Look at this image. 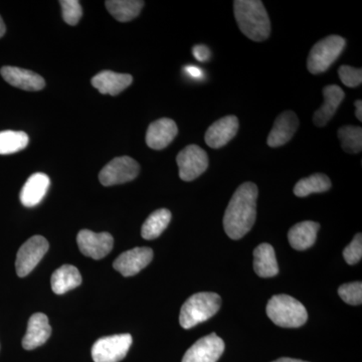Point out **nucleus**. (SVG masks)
Listing matches in <instances>:
<instances>
[{"label":"nucleus","mask_w":362,"mask_h":362,"mask_svg":"<svg viewBox=\"0 0 362 362\" xmlns=\"http://www.w3.org/2000/svg\"><path fill=\"white\" fill-rule=\"evenodd\" d=\"M258 192L255 183L245 182L233 194L223 216V228L230 239H242L254 226Z\"/></svg>","instance_id":"obj_1"},{"label":"nucleus","mask_w":362,"mask_h":362,"mask_svg":"<svg viewBox=\"0 0 362 362\" xmlns=\"http://www.w3.org/2000/svg\"><path fill=\"white\" fill-rule=\"evenodd\" d=\"M235 21L240 30L254 42H264L270 37L271 21L263 2L259 0H235Z\"/></svg>","instance_id":"obj_2"},{"label":"nucleus","mask_w":362,"mask_h":362,"mask_svg":"<svg viewBox=\"0 0 362 362\" xmlns=\"http://www.w3.org/2000/svg\"><path fill=\"white\" fill-rule=\"evenodd\" d=\"M221 306V298L216 293L202 292L192 295L181 307V327L190 329L197 324L209 320L218 313Z\"/></svg>","instance_id":"obj_3"},{"label":"nucleus","mask_w":362,"mask_h":362,"mask_svg":"<svg viewBox=\"0 0 362 362\" xmlns=\"http://www.w3.org/2000/svg\"><path fill=\"white\" fill-rule=\"evenodd\" d=\"M267 315L276 325L284 328L301 327L308 313L301 302L289 295H275L267 305Z\"/></svg>","instance_id":"obj_4"},{"label":"nucleus","mask_w":362,"mask_h":362,"mask_svg":"<svg viewBox=\"0 0 362 362\" xmlns=\"http://www.w3.org/2000/svg\"><path fill=\"white\" fill-rule=\"evenodd\" d=\"M346 40L340 35H332L317 42L309 54L307 68L313 75H319L328 70L342 54Z\"/></svg>","instance_id":"obj_5"},{"label":"nucleus","mask_w":362,"mask_h":362,"mask_svg":"<svg viewBox=\"0 0 362 362\" xmlns=\"http://www.w3.org/2000/svg\"><path fill=\"white\" fill-rule=\"evenodd\" d=\"M132 341V337L128 333L100 338L92 347L93 361L95 362L121 361L127 356Z\"/></svg>","instance_id":"obj_6"},{"label":"nucleus","mask_w":362,"mask_h":362,"mask_svg":"<svg viewBox=\"0 0 362 362\" xmlns=\"http://www.w3.org/2000/svg\"><path fill=\"white\" fill-rule=\"evenodd\" d=\"M139 171V163L134 159L129 156L117 157L102 169L99 180L104 187L123 185L135 180Z\"/></svg>","instance_id":"obj_7"},{"label":"nucleus","mask_w":362,"mask_h":362,"mask_svg":"<svg viewBox=\"0 0 362 362\" xmlns=\"http://www.w3.org/2000/svg\"><path fill=\"white\" fill-rule=\"evenodd\" d=\"M49 242L42 235L26 240L16 255V268L18 277L28 276L49 251Z\"/></svg>","instance_id":"obj_8"},{"label":"nucleus","mask_w":362,"mask_h":362,"mask_svg":"<svg viewBox=\"0 0 362 362\" xmlns=\"http://www.w3.org/2000/svg\"><path fill=\"white\" fill-rule=\"evenodd\" d=\"M180 177L183 181H192L199 177L209 168L206 152L197 145H188L176 157Z\"/></svg>","instance_id":"obj_9"},{"label":"nucleus","mask_w":362,"mask_h":362,"mask_svg":"<svg viewBox=\"0 0 362 362\" xmlns=\"http://www.w3.org/2000/svg\"><path fill=\"white\" fill-rule=\"evenodd\" d=\"M225 342L216 333L201 338L185 352L181 362H216L223 356Z\"/></svg>","instance_id":"obj_10"},{"label":"nucleus","mask_w":362,"mask_h":362,"mask_svg":"<svg viewBox=\"0 0 362 362\" xmlns=\"http://www.w3.org/2000/svg\"><path fill=\"white\" fill-rule=\"evenodd\" d=\"M77 243L81 252L94 259H103L113 249L114 239L109 233H94L82 230L78 233Z\"/></svg>","instance_id":"obj_11"},{"label":"nucleus","mask_w":362,"mask_h":362,"mask_svg":"<svg viewBox=\"0 0 362 362\" xmlns=\"http://www.w3.org/2000/svg\"><path fill=\"white\" fill-rule=\"evenodd\" d=\"M153 259V251L150 247H138L124 252L114 261L113 267L124 277H131L149 265Z\"/></svg>","instance_id":"obj_12"},{"label":"nucleus","mask_w":362,"mask_h":362,"mask_svg":"<svg viewBox=\"0 0 362 362\" xmlns=\"http://www.w3.org/2000/svg\"><path fill=\"white\" fill-rule=\"evenodd\" d=\"M239 130V120L233 115L223 117L209 126L204 139L206 144L214 149L225 146L237 135Z\"/></svg>","instance_id":"obj_13"},{"label":"nucleus","mask_w":362,"mask_h":362,"mask_svg":"<svg viewBox=\"0 0 362 362\" xmlns=\"http://www.w3.org/2000/svg\"><path fill=\"white\" fill-rule=\"evenodd\" d=\"M299 127V119L292 111L283 112L274 123L267 143L272 148L283 146L292 139Z\"/></svg>","instance_id":"obj_14"},{"label":"nucleus","mask_w":362,"mask_h":362,"mask_svg":"<svg viewBox=\"0 0 362 362\" xmlns=\"http://www.w3.org/2000/svg\"><path fill=\"white\" fill-rule=\"evenodd\" d=\"M0 74L9 85L18 89L37 92L45 87V82L42 76L25 69L7 66L1 68Z\"/></svg>","instance_id":"obj_15"},{"label":"nucleus","mask_w":362,"mask_h":362,"mask_svg":"<svg viewBox=\"0 0 362 362\" xmlns=\"http://www.w3.org/2000/svg\"><path fill=\"white\" fill-rule=\"evenodd\" d=\"M178 133L175 121L162 118L149 125L146 133V144L150 148L161 150L166 148Z\"/></svg>","instance_id":"obj_16"},{"label":"nucleus","mask_w":362,"mask_h":362,"mask_svg":"<svg viewBox=\"0 0 362 362\" xmlns=\"http://www.w3.org/2000/svg\"><path fill=\"white\" fill-rule=\"evenodd\" d=\"M52 334V327L47 316L42 313H35L30 317L28 324V331L23 339V349L33 350L42 346L49 340Z\"/></svg>","instance_id":"obj_17"},{"label":"nucleus","mask_w":362,"mask_h":362,"mask_svg":"<svg viewBox=\"0 0 362 362\" xmlns=\"http://www.w3.org/2000/svg\"><path fill=\"white\" fill-rule=\"evenodd\" d=\"M133 78L129 74H119L112 71H103L92 78L93 87L101 94L116 96L132 84Z\"/></svg>","instance_id":"obj_18"},{"label":"nucleus","mask_w":362,"mask_h":362,"mask_svg":"<svg viewBox=\"0 0 362 362\" xmlns=\"http://www.w3.org/2000/svg\"><path fill=\"white\" fill-rule=\"evenodd\" d=\"M324 102L322 106L315 112L313 116V122L318 127H323L329 122L338 107L344 99V92L339 86L329 85L323 89Z\"/></svg>","instance_id":"obj_19"},{"label":"nucleus","mask_w":362,"mask_h":362,"mask_svg":"<svg viewBox=\"0 0 362 362\" xmlns=\"http://www.w3.org/2000/svg\"><path fill=\"white\" fill-rule=\"evenodd\" d=\"M51 180L45 173H35L26 180L21 189L20 199L21 204L26 207L37 206L44 199L49 189Z\"/></svg>","instance_id":"obj_20"},{"label":"nucleus","mask_w":362,"mask_h":362,"mask_svg":"<svg viewBox=\"0 0 362 362\" xmlns=\"http://www.w3.org/2000/svg\"><path fill=\"white\" fill-rule=\"evenodd\" d=\"M319 223L315 221H305L298 223L290 228L288 239L290 245L297 251H305L315 244Z\"/></svg>","instance_id":"obj_21"},{"label":"nucleus","mask_w":362,"mask_h":362,"mask_svg":"<svg viewBox=\"0 0 362 362\" xmlns=\"http://www.w3.org/2000/svg\"><path fill=\"white\" fill-rule=\"evenodd\" d=\"M254 270L262 278L275 277L279 273L275 250L269 244H261L254 251Z\"/></svg>","instance_id":"obj_22"},{"label":"nucleus","mask_w":362,"mask_h":362,"mask_svg":"<svg viewBox=\"0 0 362 362\" xmlns=\"http://www.w3.org/2000/svg\"><path fill=\"white\" fill-rule=\"evenodd\" d=\"M51 284L54 293L63 295L82 284V276L75 266L64 265L54 272Z\"/></svg>","instance_id":"obj_23"},{"label":"nucleus","mask_w":362,"mask_h":362,"mask_svg":"<svg viewBox=\"0 0 362 362\" xmlns=\"http://www.w3.org/2000/svg\"><path fill=\"white\" fill-rule=\"evenodd\" d=\"M144 4V1L139 0H108L105 2L111 16L120 23H128L137 18Z\"/></svg>","instance_id":"obj_24"},{"label":"nucleus","mask_w":362,"mask_h":362,"mask_svg":"<svg viewBox=\"0 0 362 362\" xmlns=\"http://www.w3.org/2000/svg\"><path fill=\"white\" fill-rule=\"evenodd\" d=\"M171 221V213L166 209H157L150 214L143 223L141 235L145 240L157 239L168 228Z\"/></svg>","instance_id":"obj_25"},{"label":"nucleus","mask_w":362,"mask_h":362,"mask_svg":"<svg viewBox=\"0 0 362 362\" xmlns=\"http://www.w3.org/2000/svg\"><path fill=\"white\" fill-rule=\"evenodd\" d=\"M330 187L331 180L327 175L323 173H315L298 181L294 187V194L298 197H305L312 194L327 192Z\"/></svg>","instance_id":"obj_26"},{"label":"nucleus","mask_w":362,"mask_h":362,"mask_svg":"<svg viewBox=\"0 0 362 362\" xmlns=\"http://www.w3.org/2000/svg\"><path fill=\"white\" fill-rule=\"evenodd\" d=\"M28 136L23 131H1L0 132V154L7 156L21 151L28 145Z\"/></svg>","instance_id":"obj_27"},{"label":"nucleus","mask_w":362,"mask_h":362,"mask_svg":"<svg viewBox=\"0 0 362 362\" xmlns=\"http://www.w3.org/2000/svg\"><path fill=\"white\" fill-rule=\"evenodd\" d=\"M338 137L341 141L343 150L347 153H359L362 149L361 127L347 125L338 130Z\"/></svg>","instance_id":"obj_28"},{"label":"nucleus","mask_w":362,"mask_h":362,"mask_svg":"<svg viewBox=\"0 0 362 362\" xmlns=\"http://www.w3.org/2000/svg\"><path fill=\"white\" fill-rule=\"evenodd\" d=\"M62 6L63 18L66 23L70 25H78L83 16V9L78 0H62L59 1Z\"/></svg>","instance_id":"obj_29"},{"label":"nucleus","mask_w":362,"mask_h":362,"mask_svg":"<svg viewBox=\"0 0 362 362\" xmlns=\"http://www.w3.org/2000/svg\"><path fill=\"white\" fill-rule=\"evenodd\" d=\"M338 295L349 305H361L362 302V284L361 282L349 283L343 284L338 289Z\"/></svg>","instance_id":"obj_30"},{"label":"nucleus","mask_w":362,"mask_h":362,"mask_svg":"<svg viewBox=\"0 0 362 362\" xmlns=\"http://www.w3.org/2000/svg\"><path fill=\"white\" fill-rule=\"evenodd\" d=\"M340 80L346 87L356 88L362 83L361 69L352 68L349 66H341L338 70Z\"/></svg>","instance_id":"obj_31"},{"label":"nucleus","mask_w":362,"mask_h":362,"mask_svg":"<svg viewBox=\"0 0 362 362\" xmlns=\"http://www.w3.org/2000/svg\"><path fill=\"white\" fill-rule=\"evenodd\" d=\"M344 258L349 265H356L362 258V235L357 233L354 240L343 251Z\"/></svg>","instance_id":"obj_32"},{"label":"nucleus","mask_w":362,"mask_h":362,"mask_svg":"<svg viewBox=\"0 0 362 362\" xmlns=\"http://www.w3.org/2000/svg\"><path fill=\"white\" fill-rule=\"evenodd\" d=\"M192 54H194V58L199 62H206L211 57V51L204 45H195L192 49Z\"/></svg>","instance_id":"obj_33"},{"label":"nucleus","mask_w":362,"mask_h":362,"mask_svg":"<svg viewBox=\"0 0 362 362\" xmlns=\"http://www.w3.org/2000/svg\"><path fill=\"white\" fill-rule=\"evenodd\" d=\"M185 71H187L188 76H190L192 78H201L204 77V71H202L201 69L197 68V66H187V68H185Z\"/></svg>","instance_id":"obj_34"},{"label":"nucleus","mask_w":362,"mask_h":362,"mask_svg":"<svg viewBox=\"0 0 362 362\" xmlns=\"http://www.w3.org/2000/svg\"><path fill=\"white\" fill-rule=\"evenodd\" d=\"M356 118L358 119L359 121H362V102L361 100H357L356 102Z\"/></svg>","instance_id":"obj_35"},{"label":"nucleus","mask_w":362,"mask_h":362,"mask_svg":"<svg viewBox=\"0 0 362 362\" xmlns=\"http://www.w3.org/2000/svg\"><path fill=\"white\" fill-rule=\"evenodd\" d=\"M273 362H307L300 361V359L289 358V357H283V358H279L277 361Z\"/></svg>","instance_id":"obj_36"},{"label":"nucleus","mask_w":362,"mask_h":362,"mask_svg":"<svg viewBox=\"0 0 362 362\" xmlns=\"http://www.w3.org/2000/svg\"><path fill=\"white\" fill-rule=\"evenodd\" d=\"M6 30V25H4V21H2L1 16H0V39L4 37Z\"/></svg>","instance_id":"obj_37"}]
</instances>
